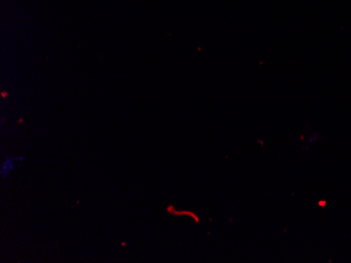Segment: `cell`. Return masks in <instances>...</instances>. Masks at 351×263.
Instances as JSON below:
<instances>
[{
  "label": "cell",
  "instance_id": "cell-1",
  "mask_svg": "<svg viewBox=\"0 0 351 263\" xmlns=\"http://www.w3.org/2000/svg\"><path fill=\"white\" fill-rule=\"evenodd\" d=\"M20 158L23 157H18V158H11L10 156H7L5 160L2 164V168H1V176L2 177H7V176L12 172V170L14 169V160H20Z\"/></svg>",
  "mask_w": 351,
  "mask_h": 263
}]
</instances>
